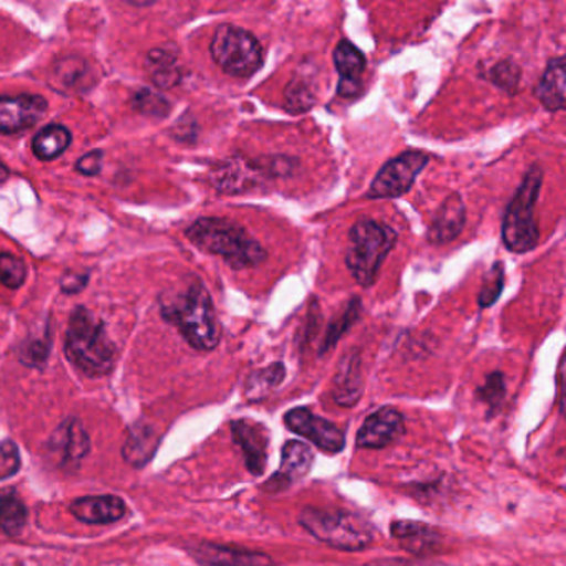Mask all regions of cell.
Masks as SVG:
<instances>
[{"mask_svg":"<svg viewBox=\"0 0 566 566\" xmlns=\"http://www.w3.org/2000/svg\"><path fill=\"white\" fill-rule=\"evenodd\" d=\"M234 443L240 447L244 465L251 475L258 476L266 470L270 432L263 423L250 419H238L231 423Z\"/></svg>","mask_w":566,"mask_h":566,"instance_id":"4fadbf2b","label":"cell"},{"mask_svg":"<svg viewBox=\"0 0 566 566\" xmlns=\"http://www.w3.org/2000/svg\"><path fill=\"white\" fill-rule=\"evenodd\" d=\"M65 354L85 376L101 377L114 369L117 349L104 324L91 311L78 307L69 321Z\"/></svg>","mask_w":566,"mask_h":566,"instance_id":"3957f363","label":"cell"},{"mask_svg":"<svg viewBox=\"0 0 566 566\" xmlns=\"http://www.w3.org/2000/svg\"><path fill=\"white\" fill-rule=\"evenodd\" d=\"M503 283H505V271H503V264L495 263L493 264L492 270L489 271V274H486L482 290H480V307H492L493 304L496 303L500 294H502Z\"/></svg>","mask_w":566,"mask_h":566,"instance_id":"4dcf8cb0","label":"cell"},{"mask_svg":"<svg viewBox=\"0 0 566 566\" xmlns=\"http://www.w3.org/2000/svg\"><path fill=\"white\" fill-rule=\"evenodd\" d=\"M158 439L155 430L148 423L137 422L128 432L127 440L122 447V455L130 465L144 467L150 462L157 450Z\"/></svg>","mask_w":566,"mask_h":566,"instance_id":"cb8c5ba5","label":"cell"},{"mask_svg":"<svg viewBox=\"0 0 566 566\" xmlns=\"http://www.w3.org/2000/svg\"><path fill=\"white\" fill-rule=\"evenodd\" d=\"M52 81L62 91L85 92L95 85L94 67L85 59L71 55L55 62L52 69Z\"/></svg>","mask_w":566,"mask_h":566,"instance_id":"7402d4cb","label":"cell"},{"mask_svg":"<svg viewBox=\"0 0 566 566\" xmlns=\"http://www.w3.org/2000/svg\"><path fill=\"white\" fill-rule=\"evenodd\" d=\"M364 566H412V563L402 558H382L374 559V562L366 563Z\"/></svg>","mask_w":566,"mask_h":566,"instance_id":"f35d334b","label":"cell"},{"mask_svg":"<svg viewBox=\"0 0 566 566\" xmlns=\"http://www.w3.org/2000/svg\"><path fill=\"white\" fill-rule=\"evenodd\" d=\"M102 165H104V154L101 150H94L84 155L77 161V171H81L85 177H95V175L101 174Z\"/></svg>","mask_w":566,"mask_h":566,"instance_id":"8d00e7d4","label":"cell"},{"mask_svg":"<svg viewBox=\"0 0 566 566\" xmlns=\"http://www.w3.org/2000/svg\"><path fill=\"white\" fill-rule=\"evenodd\" d=\"M85 284H87V276H82V274H69L62 280V290L67 294H77L84 290Z\"/></svg>","mask_w":566,"mask_h":566,"instance_id":"74e56055","label":"cell"},{"mask_svg":"<svg viewBox=\"0 0 566 566\" xmlns=\"http://www.w3.org/2000/svg\"><path fill=\"white\" fill-rule=\"evenodd\" d=\"M291 432L304 437L326 453H339L346 446V436L336 423L311 412L306 407H296L284 416Z\"/></svg>","mask_w":566,"mask_h":566,"instance_id":"9c48e42d","label":"cell"},{"mask_svg":"<svg viewBox=\"0 0 566 566\" xmlns=\"http://www.w3.org/2000/svg\"><path fill=\"white\" fill-rule=\"evenodd\" d=\"M161 316L174 324L188 344L197 350H213L220 344V326L213 301L203 284L193 281L184 291L167 296Z\"/></svg>","mask_w":566,"mask_h":566,"instance_id":"6da1fadb","label":"cell"},{"mask_svg":"<svg viewBox=\"0 0 566 566\" xmlns=\"http://www.w3.org/2000/svg\"><path fill=\"white\" fill-rule=\"evenodd\" d=\"M429 161V155L423 151H403L380 168L366 197L369 200L402 197L412 188L413 181L422 174Z\"/></svg>","mask_w":566,"mask_h":566,"instance_id":"ba28073f","label":"cell"},{"mask_svg":"<svg viewBox=\"0 0 566 566\" xmlns=\"http://www.w3.org/2000/svg\"><path fill=\"white\" fill-rule=\"evenodd\" d=\"M565 57L552 59L535 88L536 98L546 111L559 112L565 108Z\"/></svg>","mask_w":566,"mask_h":566,"instance_id":"603a6c76","label":"cell"},{"mask_svg":"<svg viewBox=\"0 0 566 566\" xmlns=\"http://www.w3.org/2000/svg\"><path fill=\"white\" fill-rule=\"evenodd\" d=\"M463 224H465V205L462 197L457 193L450 195L433 218L429 230L430 243L446 244L455 240Z\"/></svg>","mask_w":566,"mask_h":566,"instance_id":"44dd1931","label":"cell"},{"mask_svg":"<svg viewBox=\"0 0 566 566\" xmlns=\"http://www.w3.org/2000/svg\"><path fill=\"white\" fill-rule=\"evenodd\" d=\"M148 74L160 88H174L181 82V67L177 57L165 51H151L147 57Z\"/></svg>","mask_w":566,"mask_h":566,"instance_id":"484cf974","label":"cell"},{"mask_svg":"<svg viewBox=\"0 0 566 566\" xmlns=\"http://www.w3.org/2000/svg\"><path fill=\"white\" fill-rule=\"evenodd\" d=\"M284 98H286L287 111L293 112V114H303V112L311 111V107L316 104V95H314L313 88L301 78H294L290 82L286 92H284Z\"/></svg>","mask_w":566,"mask_h":566,"instance_id":"f1b7e54d","label":"cell"},{"mask_svg":"<svg viewBox=\"0 0 566 566\" xmlns=\"http://www.w3.org/2000/svg\"><path fill=\"white\" fill-rule=\"evenodd\" d=\"M505 377H503L502 373H493L486 377L485 384L479 387L476 396H479V399L485 402L486 406L492 407V409H499L503 397H505Z\"/></svg>","mask_w":566,"mask_h":566,"instance_id":"e575fe53","label":"cell"},{"mask_svg":"<svg viewBox=\"0 0 566 566\" xmlns=\"http://www.w3.org/2000/svg\"><path fill=\"white\" fill-rule=\"evenodd\" d=\"M263 175L260 164L234 158V160L224 161L214 168L211 174V184L220 193H244V191L256 187Z\"/></svg>","mask_w":566,"mask_h":566,"instance_id":"2e32d148","label":"cell"},{"mask_svg":"<svg viewBox=\"0 0 566 566\" xmlns=\"http://www.w3.org/2000/svg\"><path fill=\"white\" fill-rule=\"evenodd\" d=\"M49 449L57 459V465L61 469L69 470V472L77 470L82 460L91 452V437L81 419L69 417L67 420H64L52 436Z\"/></svg>","mask_w":566,"mask_h":566,"instance_id":"30bf717a","label":"cell"},{"mask_svg":"<svg viewBox=\"0 0 566 566\" xmlns=\"http://www.w3.org/2000/svg\"><path fill=\"white\" fill-rule=\"evenodd\" d=\"M364 380L360 373V357L356 350H350L337 367L333 380V397L337 406L353 407L363 397Z\"/></svg>","mask_w":566,"mask_h":566,"instance_id":"ffe728a7","label":"cell"},{"mask_svg":"<svg viewBox=\"0 0 566 566\" xmlns=\"http://www.w3.org/2000/svg\"><path fill=\"white\" fill-rule=\"evenodd\" d=\"M188 553L203 566H276L268 553L220 543H193Z\"/></svg>","mask_w":566,"mask_h":566,"instance_id":"7c38bea8","label":"cell"},{"mask_svg":"<svg viewBox=\"0 0 566 566\" xmlns=\"http://www.w3.org/2000/svg\"><path fill=\"white\" fill-rule=\"evenodd\" d=\"M210 52L218 67L231 77H251L263 64L260 41L237 25H220L211 41Z\"/></svg>","mask_w":566,"mask_h":566,"instance_id":"52a82bcc","label":"cell"},{"mask_svg":"<svg viewBox=\"0 0 566 566\" xmlns=\"http://www.w3.org/2000/svg\"><path fill=\"white\" fill-rule=\"evenodd\" d=\"M520 77H522V72H520L518 65L513 64L512 61L499 62L490 71V81L505 92H515L520 84Z\"/></svg>","mask_w":566,"mask_h":566,"instance_id":"836d02e7","label":"cell"},{"mask_svg":"<svg viewBox=\"0 0 566 566\" xmlns=\"http://www.w3.org/2000/svg\"><path fill=\"white\" fill-rule=\"evenodd\" d=\"M313 463V449L301 440H290L281 450L280 470L264 483V490L270 493H280L290 489L310 473Z\"/></svg>","mask_w":566,"mask_h":566,"instance_id":"9a60e30c","label":"cell"},{"mask_svg":"<svg viewBox=\"0 0 566 566\" xmlns=\"http://www.w3.org/2000/svg\"><path fill=\"white\" fill-rule=\"evenodd\" d=\"M284 377H286V369H284L281 363L271 364V366L264 367V369L256 370L248 379L247 396L251 400L264 399L283 382Z\"/></svg>","mask_w":566,"mask_h":566,"instance_id":"83f0119b","label":"cell"},{"mask_svg":"<svg viewBox=\"0 0 566 566\" xmlns=\"http://www.w3.org/2000/svg\"><path fill=\"white\" fill-rule=\"evenodd\" d=\"M403 433H406V422L402 413L394 407L386 406L364 420L357 432L356 443L359 449H384L397 442Z\"/></svg>","mask_w":566,"mask_h":566,"instance_id":"5bb4252c","label":"cell"},{"mask_svg":"<svg viewBox=\"0 0 566 566\" xmlns=\"http://www.w3.org/2000/svg\"><path fill=\"white\" fill-rule=\"evenodd\" d=\"M188 240L205 253L223 258L234 270L260 266L266 250L233 221L223 218H200L187 230Z\"/></svg>","mask_w":566,"mask_h":566,"instance_id":"7a4b0ae2","label":"cell"},{"mask_svg":"<svg viewBox=\"0 0 566 566\" xmlns=\"http://www.w3.org/2000/svg\"><path fill=\"white\" fill-rule=\"evenodd\" d=\"M397 243V233L376 220H360L350 228L346 264L354 280L367 287L376 283L387 254Z\"/></svg>","mask_w":566,"mask_h":566,"instance_id":"8992f818","label":"cell"},{"mask_svg":"<svg viewBox=\"0 0 566 566\" xmlns=\"http://www.w3.org/2000/svg\"><path fill=\"white\" fill-rule=\"evenodd\" d=\"M28 525V506L18 495L0 499V535L18 536Z\"/></svg>","mask_w":566,"mask_h":566,"instance_id":"4316f807","label":"cell"},{"mask_svg":"<svg viewBox=\"0 0 566 566\" xmlns=\"http://www.w3.org/2000/svg\"><path fill=\"white\" fill-rule=\"evenodd\" d=\"M21 452L12 440L0 442V480H8L21 470Z\"/></svg>","mask_w":566,"mask_h":566,"instance_id":"d590c367","label":"cell"},{"mask_svg":"<svg viewBox=\"0 0 566 566\" xmlns=\"http://www.w3.org/2000/svg\"><path fill=\"white\" fill-rule=\"evenodd\" d=\"M134 108L148 117H165L170 112V104L164 95L140 91L135 94Z\"/></svg>","mask_w":566,"mask_h":566,"instance_id":"d6a6232c","label":"cell"},{"mask_svg":"<svg viewBox=\"0 0 566 566\" xmlns=\"http://www.w3.org/2000/svg\"><path fill=\"white\" fill-rule=\"evenodd\" d=\"M360 311V301L354 300L350 301L347 310L344 311L343 317L336 321V323L331 324L329 331H327L326 339H324L323 344V353H326L327 349H333L336 346L337 340L340 339L344 333L353 326L354 321L359 316Z\"/></svg>","mask_w":566,"mask_h":566,"instance_id":"1f68e13d","label":"cell"},{"mask_svg":"<svg viewBox=\"0 0 566 566\" xmlns=\"http://www.w3.org/2000/svg\"><path fill=\"white\" fill-rule=\"evenodd\" d=\"M334 65H336L340 77L337 94L347 98L359 94L360 87H363L360 78H363L367 65L363 52L349 41H340L334 49Z\"/></svg>","mask_w":566,"mask_h":566,"instance_id":"d6986e66","label":"cell"},{"mask_svg":"<svg viewBox=\"0 0 566 566\" xmlns=\"http://www.w3.org/2000/svg\"><path fill=\"white\" fill-rule=\"evenodd\" d=\"M543 185V170L539 165L528 168L518 190L513 195L505 217H503L502 238L506 250L523 254L538 247L539 230L535 220V207L538 203Z\"/></svg>","mask_w":566,"mask_h":566,"instance_id":"5b68a950","label":"cell"},{"mask_svg":"<svg viewBox=\"0 0 566 566\" xmlns=\"http://www.w3.org/2000/svg\"><path fill=\"white\" fill-rule=\"evenodd\" d=\"M72 144V134L64 125H49L35 135L32 150L39 160L51 161L64 155Z\"/></svg>","mask_w":566,"mask_h":566,"instance_id":"d4e9b609","label":"cell"},{"mask_svg":"<svg viewBox=\"0 0 566 566\" xmlns=\"http://www.w3.org/2000/svg\"><path fill=\"white\" fill-rule=\"evenodd\" d=\"M9 175H11L9 168L6 167L4 164H0V184H4V181H8Z\"/></svg>","mask_w":566,"mask_h":566,"instance_id":"ab89813d","label":"cell"},{"mask_svg":"<svg viewBox=\"0 0 566 566\" xmlns=\"http://www.w3.org/2000/svg\"><path fill=\"white\" fill-rule=\"evenodd\" d=\"M390 535L412 555H433L442 548V535L427 523L397 520L390 525Z\"/></svg>","mask_w":566,"mask_h":566,"instance_id":"e0dca14e","label":"cell"},{"mask_svg":"<svg viewBox=\"0 0 566 566\" xmlns=\"http://www.w3.org/2000/svg\"><path fill=\"white\" fill-rule=\"evenodd\" d=\"M48 112L41 95L22 94L0 97V135H14L34 127Z\"/></svg>","mask_w":566,"mask_h":566,"instance_id":"8fae6325","label":"cell"},{"mask_svg":"<svg viewBox=\"0 0 566 566\" xmlns=\"http://www.w3.org/2000/svg\"><path fill=\"white\" fill-rule=\"evenodd\" d=\"M28 280V266L21 258L0 253V284L9 290H19Z\"/></svg>","mask_w":566,"mask_h":566,"instance_id":"f546056e","label":"cell"},{"mask_svg":"<svg viewBox=\"0 0 566 566\" xmlns=\"http://www.w3.org/2000/svg\"><path fill=\"white\" fill-rule=\"evenodd\" d=\"M297 522L317 542L340 552H363L373 545L369 523L346 510L306 506L301 510Z\"/></svg>","mask_w":566,"mask_h":566,"instance_id":"277c9868","label":"cell"},{"mask_svg":"<svg viewBox=\"0 0 566 566\" xmlns=\"http://www.w3.org/2000/svg\"><path fill=\"white\" fill-rule=\"evenodd\" d=\"M69 510L75 518L88 525H108L125 515L127 505L117 495H95L74 500Z\"/></svg>","mask_w":566,"mask_h":566,"instance_id":"ac0fdd59","label":"cell"}]
</instances>
